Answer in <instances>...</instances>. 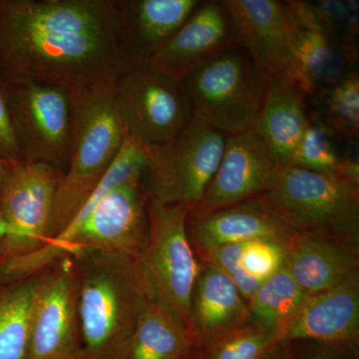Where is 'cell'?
<instances>
[{
	"label": "cell",
	"mask_w": 359,
	"mask_h": 359,
	"mask_svg": "<svg viewBox=\"0 0 359 359\" xmlns=\"http://www.w3.org/2000/svg\"><path fill=\"white\" fill-rule=\"evenodd\" d=\"M283 168L256 129L228 136L211 183L189 212L208 214L259 197L273 188Z\"/></svg>",
	"instance_id": "13"
},
{
	"label": "cell",
	"mask_w": 359,
	"mask_h": 359,
	"mask_svg": "<svg viewBox=\"0 0 359 359\" xmlns=\"http://www.w3.org/2000/svg\"><path fill=\"white\" fill-rule=\"evenodd\" d=\"M304 91L290 77L271 78L257 117V133L283 167L290 166L297 144L308 126Z\"/></svg>",
	"instance_id": "22"
},
{
	"label": "cell",
	"mask_w": 359,
	"mask_h": 359,
	"mask_svg": "<svg viewBox=\"0 0 359 359\" xmlns=\"http://www.w3.org/2000/svg\"><path fill=\"white\" fill-rule=\"evenodd\" d=\"M120 0H0V79L70 94L117 82L128 61Z\"/></svg>",
	"instance_id": "1"
},
{
	"label": "cell",
	"mask_w": 359,
	"mask_h": 359,
	"mask_svg": "<svg viewBox=\"0 0 359 359\" xmlns=\"http://www.w3.org/2000/svg\"><path fill=\"white\" fill-rule=\"evenodd\" d=\"M37 275L28 359H65L83 353L74 259H59Z\"/></svg>",
	"instance_id": "12"
},
{
	"label": "cell",
	"mask_w": 359,
	"mask_h": 359,
	"mask_svg": "<svg viewBox=\"0 0 359 359\" xmlns=\"http://www.w3.org/2000/svg\"><path fill=\"white\" fill-rule=\"evenodd\" d=\"M11 235V230L8 226H7L6 222L0 218V238L7 237V236Z\"/></svg>",
	"instance_id": "35"
},
{
	"label": "cell",
	"mask_w": 359,
	"mask_h": 359,
	"mask_svg": "<svg viewBox=\"0 0 359 359\" xmlns=\"http://www.w3.org/2000/svg\"><path fill=\"white\" fill-rule=\"evenodd\" d=\"M287 245L271 240H255L242 243L238 264L245 276L263 283L285 268Z\"/></svg>",
	"instance_id": "30"
},
{
	"label": "cell",
	"mask_w": 359,
	"mask_h": 359,
	"mask_svg": "<svg viewBox=\"0 0 359 359\" xmlns=\"http://www.w3.org/2000/svg\"><path fill=\"white\" fill-rule=\"evenodd\" d=\"M304 8L309 22L323 32L339 39L355 42L358 34V2L306 1Z\"/></svg>",
	"instance_id": "29"
},
{
	"label": "cell",
	"mask_w": 359,
	"mask_h": 359,
	"mask_svg": "<svg viewBox=\"0 0 359 359\" xmlns=\"http://www.w3.org/2000/svg\"><path fill=\"white\" fill-rule=\"evenodd\" d=\"M242 44L236 21L224 0L201 1L147 65L161 74L182 82L194 70L222 52Z\"/></svg>",
	"instance_id": "14"
},
{
	"label": "cell",
	"mask_w": 359,
	"mask_h": 359,
	"mask_svg": "<svg viewBox=\"0 0 359 359\" xmlns=\"http://www.w3.org/2000/svg\"><path fill=\"white\" fill-rule=\"evenodd\" d=\"M263 359H295L292 344L282 340L276 344Z\"/></svg>",
	"instance_id": "33"
},
{
	"label": "cell",
	"mask_w": 359,
	"mask_h": 359,
	"mask_svg": "<svg viewBox=\"0 0 359 359\" xmlns=\"http://www.w3.org/2000/svg\"><path fill=\"white\" fill-rule=\"evenodd\" d=\"M295 22L294 59L287 77L306 96L320 95L355 71V42L337 39L316 26Z\"/></svg>",
	"instance_id": "19"
},
{
	"label": "cell",
	"mask_w": 359,
	"mask_h": 359,
	"mask_svg": "<svg viewBox=\"0 0 359 359\" xmlns=\"http://www.w3.org/2000/svg\"><path fill=\"white\" fill-rule=\"evenodd\" d=\"M257 198L295 233L359 247L358 183L287 166L273 188Z\"/></svg>",
	"instance_id": "5"
},
{
	"label": "cell",
	"mask_w": 359,
	"mask_h": 359,
	"mask_svg": "<svg viewBox=\"0 0 359 359\" xmlns=\"http://www.w3.org/2000/svg\"><path fill=\"white\" fill-rule=\"evenodd\" d=\"M187 230L194 250L255 240L276 241L289 245L295 235L257 198L208 214L189 212Z\"/></svg>",
	"instance_id": "17"
},
{
	"label": "cell",
	"mask_w": 359,
	"mask_h": 359,
	"mask_svg": "<svg viewBox=\"0 0 359 359\" xmlns=\"http://www.w3.org/2000/svg\"><path fill=\"white\" fill-rule=\"evenodd\" d=\"M65 172L44 163L21 162L0 192V218L11 235L0 238V266L48 242L54 199Z\"/></svg>",
	"instance_id": "11"
},
{
	"label": "cell",
	"mask_w": 359,
	"mask_h": 359,
	"mask_svg": "<svg viewBox=\"0 0 359 359\" xmlns=\"http://www.w3.org/2000/svg\"><path fill=\"white\" fill-rule=\"evenodd\" d=\"M201 264L191 304V328L198 344L252 320L235 283L217 266Z\"/></svg>",
	"instance_id": "21"
},
{
	"label": "cell",
	"mask_w": 359,
	"mask_h": 359,
	"mask_svg": "<svg viewBox=\"0 0 359 359\" xmlns=\"http://www.w3.org/2000/svg\"><path fill=\"white\" fill-rule=\"evenodd\" d=\"M79 276L82 351L118 359L152 302L135 259L96 252L72 256Z\"/></svg>",
	"instance_id": "2"
},
{
	"label": "cell",
	"mask_w": 359,
	"mask_h": 359,
	"mask_svg": "<svg viewBox=\"0 0 359 359\" xmlns=\"http://www.w3.org/2000/svg\"><path fill=\"white\" fill-rule=\"evenodd\" d=\"M269 81L238 44L194 70L182 84L194 112L228 137L255 128Z\"/></svg>",
	"instance_id": "7"
},
{
	"label": "cell",
	"mask_w": 359,
	"mask_h": 359,
	"mask_svg": "<svg viewBox=\"0 0 359 359\" xmlns=\"http://www.w3.org/2000/svg\"><path fill=\"white\" fill-rule=\"evenodd\" d=\"M200 0H120L119 40L130 66L147 63L178 32Z\"/></svg>",
	"instance_id": "18"
},
{
	"label": "cell",
	"mask_w": 359,
	"mask_h": 359,
	"mask_svg": "<svg viewBox=\"0 0 359 359\" xmlns=\"http://www.w3.org/2000/svg\"><path fill=\"white\" fill-rule=\"evenodd\" d=\"M198 346L166 306L150 302L118 359H185Z\"/></svg>",
	"instance_id": "23"
},
{
	"label": "cell",
	"mask_w": 359,
	"mask_h": 359,
	"mask_svg": "<svg viewBox=\"0 0 359 359\" xmlns=\"http://www.w3.org/2000/svg\"><path fill=\"white\" fill-rule=\"evenodd\" d=\"M115 94L127 136L146 150L172 140L194 115L182 82L147 63L125 71L116 82Z\"/></svg>",
	"instance_id": "10"
},
{
	"label": "cell",
	"mask_w": 359,
	"mask_h": 359,
	"mask_svg": "<svg viewBox=\"0 0 359 359\" xmlns=\"http://www.w3.org/2000/svg\"><path fill=\"white\" fill-rule=\"evenodd\" d=\"M65 359H90L87 358L86 355H84L83 353L77 354V355L70 356V358H65Z\"/></svg>",
	"instance_id": "37"
},
{
	"label": "cell",
	"mask_w": 359,
	"mask_h": 359,
	"mask_svg": "<svg viewBox=\"0 0 359 359\" xmlns=\"http://www.w3.org/2000/svg\"><path fill=\"white\" fill-rule=\"evenodd\" d=\"M149 197L143 180L123 184L104 196L80 223L37 252L1 264L0 280L29 278L59 259L80 252L136 259L148 240Z\"/></svg>",
	"instance_id": "3"
},
{
	"label": "cell",
	"mask_w": 359,
	"mask_h": 359,
	"mask_svg": "<svg viewBox=\"0 0 359 359\" xmlns=\"http://www.w3.org/2000/svg\"><path fill=\"white\" fill-rule=\"evenodd\" d=\"M241 42L266 76H289L294 59L297 22L290 1L224 0Z\"/></svg>",
	"instance_id": "15"
},
{
	"label": "cell",
	"mask_w": 359,
	"mask_h": 359,
	"mask_svg": "<svg viewBox=\"0 0 359 359\" xmlns=\"http://www.w3.org/2000/svg\"><path fill=\"white\" fill-rule=\"evenodd\" d=\"M39 275L0 282V359H28Z\"/></svg>",
	"instance_id": "24"
},
{
	"label": "cell",
	"mask_w": 359,
	"mask_h": 359,
	"mask_svg": "<svg viewBox=\"0 0 359 359\" xmlns=\"http://www.w3.org/2000/svg\"><path fill=\"white\" fill-rule=\"evenodd\" d=\"M283 341H311L359 353V276L309 295L283 332Z\"/></svg>",
	"instance_id": "16"
},
{
	"label": "cell",
	"mask_w": 359,
	"mask_h": 359,
	"mask_svg": "<svg viewBox=\"0 0 359 359\" xmlns=\"http://www.w3.org/2000/svg\"><path fill=\"white\" fill-rule=\"evenodd\" d=\"M190 208L149 197L148 240L135 262L152 301L169 309L192 334L191 304L202 264L187 230Z\"/></svg>",
	"instance_id": "6"
},
{
	"label": "cell",
	"mask_w": 359,
	"mask_h": 359,
	"mask_svg": "<svg viewBox=\"0 0 359 359\" xmlns=\"http://www.w3.org/2000/svg\"><path fill=\"white\" fill-rule=\"evenodd\" d=\"M295 359H359V353L311 341L290 342Z\"/></svg>",
	"instance_id": "32"
},
{
	"label": "cell",
	"mask_w": 359,
	"mask_h": 359,
	"mask_svg": "<svg viewBox=\"0 0 359 359\" xmlns=\"http://www.w3.org/2000/svg\"><path fill=\"white\" fill-rule=\"evenodd\" d=\"M20 163L21 162H18V161L0 158V192H1L7 179L9 178V176H11Z\"/></svg>",
	"instance_id": "34"
},
{
	"label": "cell",
	"mask_w": 359,
	"mask_h": 359,
	"mask_svg": "<svg viewBox=\"0 0 359 359\" xmlns=\"http://www.w3.org/2000/svg\"><path fill=\"white\" fill-rule=\"evenodd\" d=\"M323 121L346 140L358 138L359 131V76L358 70L320 95Z\"/></svg>",
	"instance_id": "28"
},
{
	"label": "cell",
	"mask_w": 359,
	"mask_h": 359,
	"mask_svg": "<svg viewBox=\"0 0 359 359\" xmlns=\"http://www.w3.org/2000/svg\"><path fill=\"white\" fill-rule=\"evenodd\" d=\"M282 337L250 320L198 344L204 359H263Z\"/></svg>",
	"instance_id": "26"
},
{
	"label": "cell",
	"mask_w": 359,
	"mask_h": 359,
	"mask_svg": "<svg viewBox=\"0 0 359 359\" xmlns=\"http://www.w3.org/2000/svg\"><path fill=\"white\" fill-rule=\"evenodd\" d=\"M226 138L194 112L181 133L146 150L143 183L149 196L164 204H198L218 169Z\"/></svg>",
	"instance_id": "8"
},
{
	"label": "cell",
	"mask_w": 359,
	"mask_h": 359,
	"mask_svg": "<svg viewBox=\"0 0 359 359\" xmlns=\"http://www.w3.org/2000/svg\"><path fill=\"white\" fill-rule=\"evenodd\" d=\"M285 268L306 294L334 289L359 276V247L309 233H295Z\"/></svg>",
	"instance_id": "20"
},
{
	"label": "cell",
	"mask_w": 359,
	"mask_h": 359,
	"mask_svg": "<svg viewBox=\"0 0 359 359\" xmlns=\"http://www.w3.org/2000/svg\"><path fill=\"white\" fill-rule=\"evenodd\" d=\"M332 136L334 132L320 116L309 117L308 126L295 148L290 166L339 176L340 156Z\"/></svg>",
	"instance_id": "27"
},
{
	"label": "cell",
	"mask_w": 359,
	"mask_h": 359,
	"mask_svg": "<svg viewBox=\"0 0 359 359\" xmlns=\"http://www.w3.org/2000/svg\"><path fill=\"white\" fill-rule=\"evenodd\" d=\"M0 80L23 162L65 172L72 129L69 92L55 85Z\"/></svg>",
	"instance_id": "9"
},
{
	"label": "cell",
	"mask_w": 359,
	"mask_h": 359,
	"mask_svg": "<svg viewBox=\"0 0 359 359\" xmlns=\"http://www.w3.org/2000/svg\"><path fill=\"white\" fill-rule=\"evenodd\" d=\"M115 84L71 94L69 159L54 199L48 242L69 226L128 138Z\"/></svg>",
	"instance_id": "4"
},
{
	"label": "cell",
	"mask_w": 359,
	"mask_h": 359,
	"mask_svg": "<svg viewBox=\"0 0 359 359\" xmlns=\"http://www.w3.org/2000/svg\"><path fill=\"white\" fill-rule=\"evenodd\" d=\"M287 268L262 283L247 302L250 320L280 335L309 299Z\"/></svg>",
	"instance_id": "25"
},
{
	"label": "cell",
	"mask_w": 359,
	"mask_h": 359,
	"mask_svg": "<svg viewBox=\"0 0 359 359\" xmlns=\"http://www.w3.org/2000/svg\"><path fill=\"white\" fill-rule=\"evenodd\" d=\"M0 158L23 162L14 135L4 85L0 80Z\"/></svg>",
	"instance_id": "31"
},
{
	"label": "cell",
	"mask_w": 359,
	"mask_h": 359,
	"mask_svg": "<svg viewBox=\"0 0 359 359\" xmlns=\"http://www.w3.org/2000/svg\"><path fill=\"white\" fill-rule=\"evenodd\" d=\"M185 359H204L201 353L199 346H196Z\"/></svg>",
	"instance_id": "36"
}]
</instances>
